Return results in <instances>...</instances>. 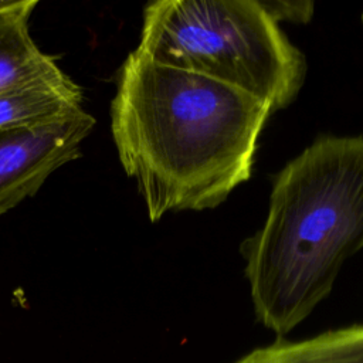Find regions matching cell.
<instances>
[{
  "instance_id": "cell-3",
  "label": "cell",
  "mask_w": 363,
  "mask_h": 363,
  "mask_svg": "<svg viewBox=\"0 0 363 363\" xmlns=\"http://www.w3.org/2000/svg\"><path fill=\"white\" fill-rule=\"evenodd\" d=\"M156 62L241 89L272 112L298 96L306 60L259 0H159L136 47Z\"/></svg>"
},
{
  "instance_id": "cell-8",
  "label": "cell",
  "mask_w": 363,
  "mask_h": 363,
  "mask_svg": "<svg viewBox=\"0 0 363 363\" xmlns=\"http://www.w3.org/2000/svg\"><path fill=\"white\" fill-rule=\"evenodd\" d=\"M259 3L278 24L281 21L306 24L313 16V3L306 0H259Z\"/></svg>"
},
{
  "instance_id": "cell-1",
  "label": "cell",
  "mask_w": 363,
  "mask_h": 363,
  "mask_svg": "<svg viewBox=\"0 0 363 363\" xmlns=\"http://www.w3.org/2000/svg\"><path fill=\"white\" fill-rule=\"evenodd\" d=\"M271 113L241 89L130 51L118 72L111 130L149 220L224 203L251 177Z\"/></svg>"
},
{
  "instance_id": "cell-5",
  "label": "cell",
  "mask_w": 363,
  "mask_h": 363,
  "mask_svg": "<svg viewBox=\"0 0 363 363\" xmlns=\"http://www.w3.org/2000/svg\"><path fill=\"white\" fill-rule=\"evenodd\" d=\"M35 6V0H24L18 9L0 14V94L69 78L30 35Z\"/></svg>"
},
{
  "instance_id": "cell-7",
  "label": "cell",
  "mask_w": 363,
  "mask_h": 363,
  "mask_svg": "<svg viewBox=\"0 0 363 363\" xmlns=\"http://www.w3.org/2000/svg\"><path fill=\"white\" fill-rule=\"evenodd\" d=\"M235 363H363V323L258 347Z\"/></svg>"
},
{
  "instance_id": "cell-2",
  "label": "cell",
  "mask_w": 363,
  "mask_h": 363,
  "mask_svg": "<svg viewBox=\"0 0 363 363\" xmlns=\"http://www.w3.org/2000/svg\"><path fill=\"white\" fill-rule=\"evenodd\" d=\"M360 250L363 136L319 138L278 173L264 224L242 242L257 319L291 332Z\"/></svg>"
},
{
  "instance_id": "cell-4",
  "label": "cell",
  "mask_w": 363,
  "mask_h": 363,
  "mask_svg": "<svg viewBox=\"0 0 363 363\" xmlns=\"http://www.w3.org/2000/svg\"><path fill=\"white\" fill-rule=\"evenodd\" d=\"M95 126L85 109L50 125L0 130V216L34 196L47 179L81 156Z\"/></svg>"
},
{
  "instance_id": "cell-6",
  "label": "cell",
  "mask_w": 363,
  "mask_h": 363,
  "mask_svg": "<svg viewBox=\"0 0 363 363\" xmlns=\"http://www.w3.org/2000/svg\"><path fill=\"white\" fill-rule=\"evenodd\" d=\"M84 111L82 91L71 79L0 94V130L37 128Z\"/></svg>"
},
{
  "instance_id": "cell-9",
  "label": "cell",
  "mask_w": 363,
  "mask_h": 363,
  "mask_svg": "<svg viewBox=\"0 0 363 363\" xmlns=\"http://www.w3.org/2000/svg\"><path fill=\"white\" fill-rule=\"evenodd\" d=\"M21 6V0H0V14L13 11Z\"/></svg>"
}]
</instances>
